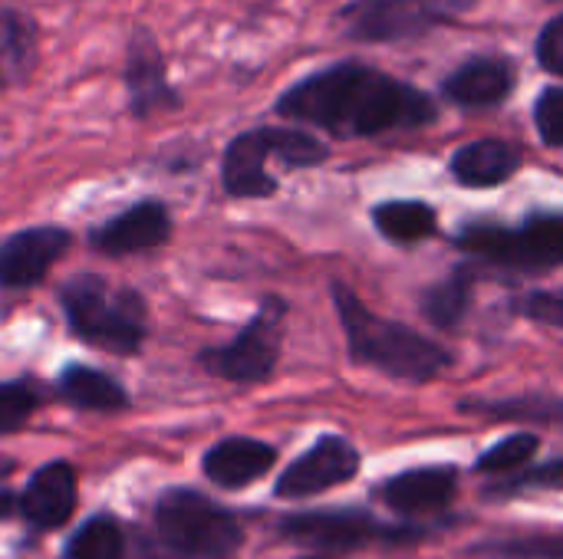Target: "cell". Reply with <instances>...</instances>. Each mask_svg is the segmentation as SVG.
Instances as JSON below:
<instances>
[{
	"mask_svg": "<svg viewBox=\"0 0 563 559\" xmlns=\"http://www.w3.org/2000/svg\"><path fill=\"white\" fill-rule=\"evenodd\" d=\"M274 109L290 122H307L340 138L422 128L439 119V105L426 89L360 59H343L297 79Z\"/></svg>",
	"mask_w": 563,
	"mask_h": 559,
	"instance_id": "6da1fadb",
	"label": "cell"
},
{
	"mask_svg": "<svg viewBox=\"0 0 563 559\" xmlns=\"http://www.w3.org/2000/svg\"><path fill=\"white\" fill-rule=\"evenodd\" d=\"M333 303L340 310V323H343L353 362L373 366L406 382H429L442 369L452 366V356L439 343L426 339L406 323H393V320L369 313L360 303V297L346 290L343 283H333Z\"/></svg>",
	"mask_w": 563,
	"mask_h": 559,
	"instance_id": "7a4b0ae2",
	"label": "cell"
},
{
	"mask_svg": "<svg viewBox=\"0 0 563 559\" xmlns=\"http://www.w3.org/2000/svg\"><path fill=\"white\" fill-rule=\"evenodd\" d=\"M63 310L79 339L119 356L139 353L148 333L145 300L135 290H115L96 273L73 277L63 287Z\"/></svg>",
	"mask_w": 563,
	"mask_h": 559,
	"instance_id": "3957f363",
	"label": "cell"
},
{
	"mask_svg": "<svg viewBox=\"0 0 563 559\" xmlns=\"http://www.w3.org/2000/svg\"><path fill=\"white\" fill-rule=\"evenodd\" d=\"M280 158L287 168H313L330 158V148L303 128H251L231 138L221 161V181L231 198H271L277 178L267 175V161Z\"/></svg>",
	"mask_w": 563,
	"mask_h": 559,
	"instance_id": "277c9868",
	"label": "cell"
},
{
	"mask_svg": "<svg viewBox=\"0 0 563 559\" xmlns=\"http://www.w3.org/2000/svg\"><path fill=\"white\" fill-rule=\"evenodd\" d=\"M155 530L178 559H231L244 544L241 524L191 488H172L158 497Z\"/></svg>",
	"mask_w": 563,
	"mask_h": 559,
	"instance_id": "5b68a950",
	"label": "cell"
},
{
	"mask_svg": "<svg viewBox=\"0 0 563 559\" xmlns=\"http://www.w3.org/2000/svg\"><path fill=\"white\" fill-rule=\"evenodd\" d=\"M482 0H346L336 26L353 43H412L459 23Z\"/></svg>",
	"mask_w": 563,
	"mask_h": 559,
	"instance_id": "8992f818",
	"label": "cell"
},
{
	"mask_svg": "<svg viewBox=\"0 0 563 559\" xmlns=\"http://www.w3.org/2000/svg\"><path fill=\"white\" fill-rule=\"evenodd\" d=\"M462 250L515 267V270H554L563 267V214H531L521 227L472 224L455 241Z\"/></svg>",
	"mask_w": 563,
	"mask_h": 559,
	"instance_id": "52a82bcc",
	"label": "cell"
},
{
	"mask_svg": "<svg viewBox=\"0 0 563 559\" xmlns=\"http://www.w3.org/2000/svg\"><path fill=\"white\" fill-rule=\"evenodd\" d=\"M284 316L287 303L271 297L254 313V320L218 349L201 353V366L211 376H221L228 382H264L271 379L277 359H280V339H284Z\"/></svg>",
	"mask_w": 563,
	"mask_h": 559,
	"instance_id": "ba28073f",
	"label": "cell"
},
{
	"mask_svg": "<svg viewBox=\"0 0 563 559\" xmlns=\"http://www.w3.org/2000/svg\"><path fill=\"white\" fill-rule=\"evenodd\" d=\"M280 537L307 547L320 557L353 554L360 547H369L376 540H409V534H399L393 527H383L376 517L363 511H313V514H290L280 521Z\"/></svg>",
	"mask_w": 563,
	"mask_h": 559,
	"instance_id": "9c48e42d",
	"label": "cell"
},
{
	"mask_svg": "<svg viewBox=\"0 0 563 559\" xmlns=\"http://www.w3.org/2000/svg\"><path fill=\"white\" fill-rule=\"evenodd\" d=\"M356 474H360V451L346 438L327 435L280 474L274 494L284 501H303L330 488H340Z\"/></svg>",
	"mask_w": 563,
	"mask_h": 559,
	"instance_id": "30bf717a",
	"label": "cell"
},
{
	"mask_svg": "<svg viewBox=\"0 0 563 559\" xmlns=\"http://www.w3.org/2000/svg\"><path fill=\"white\" fill-rule=\"evenodd\" d=\"M125 86H129V109L135 119H148V115H158V112L181 105V96L168 82L165 56L145 30H135L129 40Z\"/></svg>",
	"mask_w": 563,
	"mask_h": 559,
	"instance_id": "8fae6325",
	"label": "cell"
},
{
	"mask_svg": "<svg viewBox=\"0 0 563 559\" xmlns=\"http://www.w3.org/2000/svg\"><path fill=\"white\" fill-rule=\"evenodd\" d=\"M73 237L63 227H30L3 241L0 247V287L26 290L36 287L49 267L69 250Z\"/></svg>",
	"mask_w": 563,
	"mask_h": 559,
	"instance_id": "7c38bea8",
	"label": "cell"
},
{
	"mask_svg": "<svg viewBox=\"0 0 563 559\" xmlns=\"http://www.w3.org/2000/svg\"><path fill=\"white\" fill-rule=\"evenodd\" d=\"M518 82V66L508 56H472L459 63L442 79V96L462 109H492L501 105Z\"/></svg>",
	"mask_w": 563,
	"mask_h": 559,
	"instance_id": "4fadbf2b",
	"label": "cell"
},
{
	"mask_svg": "<svg viewBox=\"0 0 563 559\" xmlns=\"http://www.w3.org/2000/svg\"><path fill=\"white\" fill-rule=\"evenodd\" d=\"M172 234V217L162 201H139L92 231V247L109 257L142 254L162 247Z\"/></svg>",
	"mask_w": 563,
	"mask_h": 559,
	"instance_id": "5bb4252c",
	"label": "cell"
},
{
	"mask_svg": "<svg viewBox=\"0 0 563 559\" xmlns=\"http://www.w3.org/2000/svg\"><path fill=\"white\" fill-rule=\"evenodd\" d=\"M76 511V471L66 461H49L43 465L23 497H20V514L30 527L36 530H56L63 524H69Z\"/></svg>",
	"mask_w": 563,
	"mask_h": 559,
	"instance_id": "9a60e30c",
	"label": "cell"
},
{
	"mask_svg": "<svg viewBox=\"0 0 563 559\" xmlns=\"http://www.w3.org/2000/svg\"><path fill=\"white\" fill-rule=\"evenodd\" d=\"M274 461H277V451H274V445H267V441H254V438H224V441H218V445L205 455L201 468H205L208 481H214L218 488L234 491V488H247V484H254L257 478H264V474L274 468Z\"/></svg>",
	"mask_w": 563,
	"mask_h": 559,
	"instance_id": "2e32d148",
	"label": "cell"
},
{
	"mask_svg": "<svg viewBox=\"0 0 563 559\" xmlns=\"http://www.w3.org/2000/svg\"><path fill=\"white\" fill-rule=\"evenodd\" d=\"M459 478L452 468H412L383 484V501L402 514H429L452 504Z\"/></svg>",
	"mask_w": 563,
	"mask_h": 559,
	"instance_id": "e0dca14e",
	"label": "cell"
},
{
	"mask_svg": "<svg viewBox=\"0 0 563 559\" xmlns=\"http://www.w3.org/2000/svg\"><path fill=\"white\" fill-rule=\"evenodd\" d=\"M449 168L452 178L465 188H495L521 168V152L505 138H478L462 145Z\"/></svg>",
	"mask_w": 563,
	"mask_h": 559,
	"instance_id": "ac0fdd59",
	"label": "cell"
},
{
	"mask_svg": "<svg viewBox=\"0 0 563 559\" xmlns=\"http://www.w3.org/2000/svg\"><path fill=\"white\" fill-rule=\"evenodd\" d=\"M59 395L82 412H122L129 405L125 389L89 366H66L59 376Z\"/></svg>",
	"mask_w": 563,
	"mask_h": 559,
	"instance_id": "d6986e66",
	"label": "cell"
},
{
	"mask_svg": "<svg viewBox=\"0 0 563 559\" xmlns=\"http://www.w3.org/2000/svg\"><path fill=\"white\" fill-rule=\"evenodd\" d=\"M373 221L396 244H416V241L429 237L439 224L435 208H429L422 201H386L373 211Z\"/></svg>",
	"mask_w": 563,
	"mask_h": 559,
	"instance_id": "ffe728a7",
	"label": "cell"
},
{
	"mask_svg": "<svg viewBox=\"0 0 563 559\" xmlns=\"http://www.w3.org/2000/svg\"><path fill=\"white\" fill-rule=\"evenodd\" d=\"M472 287H475V270L472 267H459L449 280H442L439 287H432L422 300V313L426 320H432L442 329H455L472 303Z\"/></svg>",
	"mask_w": 563,
	"mask_h": 559,
	"instance_id": "44dd1931",
	"label": "cell"
},
{
	"mask_svg": "<svg viewBox=\"0 0 563 559\" xmlns=\"http://www.w3.org/2000/svg\"><path fill=\"white\" fill-rule=\"evenodd\" d=\"M125 557V534L115 517H92L86 521L66 544L63 559H122Z\"/></svg>",
	"mask_w": 563,
	"mask_h": 559,
	"instance_id": "7402d4cb",
	"label": "cell"
},
{
	"mask_svg": "<svg viewBox=\"0 0 563 559\" xmlns=\"http://www.w3.org/2000/svg\"><path fill=\"white\" fill-rule=\"evenodd\" d=\"M36 56V26L20 10H0V66L23 76Z\"/></svg>",
	"mask_w": 563,
	"mask_h": 559,
	"instance_id": "603a6c76",
	"label": "cell"
},
{
	"mask_svg": "<svg viewBox=\"0 0 563 559\" xmlns=\"http://www.w3.org/2000/svg\"><path fill=\"white\" fill-rule=\"evenodd\" d=\"M462 412L518 418V422H548L563 428V399H505V402H465Z\"/></svg>",
	"mask_w": 563,
	"mask_h": 559,
	"instance_id": "cb8c5ba5",
	"label": "cell"
},
{
	"mask_svg": "<svg viewBox=\"0 0 563 559\" xmlns=\"http://www.w3.org/2000/svg\"><path fill=\"white\" fill-rule=\"evenodd\" d=\"M541 448V441H538V435H531V432H518V435H511V438H505V441H498L495 448H488L482 458H478V471L482 474H511L515 468H521L528 458H534V451Z\"/></svg>",
	"mask_w": 563,
	"mask_h": 559,
	"instance_id": "d4e9b609",
	"label": "cell"
},
{
	"mask_svg": "<svg viewBox=\"0 0 563 559\" xmlns=\"http://www.w3.org/2000/svg\"><path fill=\"white\" fill-rule=\"evenodd\" d=\"M40 405V392L30 382H0V435H10L30 422Z\"/></svg>",
	"mask_w": 563,
	"mask_h": 559,
	"instance_id": "484cf974",
	"label": "cell"
},
{
	"mask_svg": "<svg viewBox=\"0 0 563 559\" xmlns=\"http://www.w3.org/2000/svg\"><path fill=\"white\" fill-rule=\"evenodd\" d=\"M475 554L501 559H563V537H525V540H501L482 544Z\"/></svg>",
	"mask_w": 563,
	"mask_h": 559,
	"instance_id": "4316f807",
	"label": "cell"
},
{
	"mask_svg": "<svg viewBox=\"0 0 563 559\" xmlns=\"http://www.w3.org/2000/svg\"><path fill=\"white\" fill-rule=\"evenodd\" d=\"M534 125L544 145L563 148V86H548L534 102Z\"/></svg>",
	"mask_w": 563,
	"mask_h": 559,
	"instance_id": "83f0119b",
	"label": "cell"
},
{
	"mask_svg": "<svg viewBox=\"0 0 563 559\" xmlns=\"http://www.w3.org/2000/svg\"><path fill=\"white\" fill-rule=\"evenodd\" d=\"M531 488H563V458L558 461H548L541 468H531L518 478H508L505 484L492 488L488 497H508V494H518V491H531Z\"/></svg>",
	"mask_w": 563,
	"mask_h": 559,
	"instance_id": "f1b7e54d",
	"label": "cell"
},
{
	"mask_svg": "<svg viewBox=\"0 0 563 559\" xmlns=\"http://www.w3.org/2000/svg\"><path fill=\"white\" fill-rule=\"evenodd\" d=\"M534 56L541 63V69H548L551 76H563V13L551 16L538 40H534Z\"/></svg>",
	"mask_w": 563,
	"mask_h": 559,
	"instance_id": "f546056e",
	"label": "cell"
},
{
	"mask_svg": "<svg viewBox=\"0 0 563 559\" xmlns=\"http://www.w3.org/2000/svg\"><path fill=\"white\" fill-rule=\"evenodd\" d=\"M525 313L541 323L563 326V293H531L525 303Z\"/></svg>",
	"mask_w": 563,
	"mask_h": 559,
	"instance_id": "4dcf8cb0",
	"label": "cell"
},
{
	"mask_svg": "<svg viewBox=\"0 0 563 559\" xmlns=\"http://www.w3.org/2000/svg\"><path fill=\"white\" fill-rule=\"evenodd\" d=\"M13 507H16V504H13V494L0 491V521H3V517H10V514H13Z\"/></svg>",
	"mask_w": 563,
	"mask_h": 559,
	"instance_id": "1f68e13d",
	"label": "cell"
},
{
	"mask_svg": "<svg viewBox=\"0 0 563 559\" xmlns=\"http://www.w3.org/2000/svg\"><path fill=\"white\" fill-rule=\"evenodd\" d=\"M297 559H333V557H320V554H313V557H297Z\"/></svg>",
	"mask_w": 563,
	"mask_h": 559,
	"instance_id": "d6a6232c",
	"label": "cell"
}]
</instances>
